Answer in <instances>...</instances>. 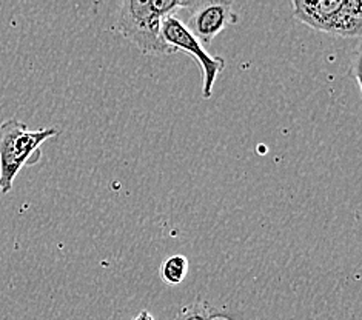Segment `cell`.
Listing matches in <instances>:
<instances>
[{
    "label": "cell",
    "instance_id": "52a82bcc",
    "mask_svg": "<svg viewBox=\"0 0 362 320\" xmlns=\"http://www.w3.org/2000/svg\"><path fill=\"white\" fill-rule=\"evenodd\" d=\"M189 262L188 259L182 254H175L167 259H163L159 268V275L162 282L168 285V287H177L182 283L188 275Z\"/></svg>",
    "mask_w": 362,
    "mask_h": 320
},
{
    "label": "cell",
    "instance_id": "30bf717a",
    "mask_svg": "<svg viewBox=\"0 0 362 320\" xmlns=\"http://www.w3.org/2000/svg\"><path fill=\"white\" fill-rule=\"evenodd\" d=\"M133 320H154V317L148 313V311L144 309V311H141V313L137 314Z\"/></svg>",
    "mask_w": 362,
    "mask_h": 320
},
{
    "label": "cell",
    "instance_id": "5b68a950",
    "mask_svg": "<svg viewBox=\"0 0 362 320\" xmlns=\"http://www.w3.org/2000/svg\"><path fill=\"white\" fill-rule=\"evenodd\" d=\"M342 2L344 0H291L293 16L310 28L330 34Z\"/></svg>",
    "mask_w": 362,
    "mask_h": 320
},
{
    "label": "cell",
    "instance_id": "ba28073f",
    "mask_svg": "<svg viewBox=\"0 0 362 320\" xmlns=\"http://www.w3.org/2000/svg\"><path fill=\"white\" fill-rule=\"evenodd\" d=\"M176 320H231L228 316L213 313L205 302H194L179 311Z\"/></svg>",
    "mask_w": 362,
    "mask_h": 320
},
{
    "label": "cell",
    "instance_id": "6da1fadb",
    "mask_svg": "<svg viewBox=\"0 0 362 320\" xmlns=\"http://www.w3.org/2000/svg\"><path fill=\"white\" fill-rule=\"evenodd\" d=\"M189 5L192 2L179 0H125L120 5L116 30L144 54H173V48L162 37V22Z\"/></svg>",
    "mask_w": 362,
    "mask_h": 320
},
{
    "label": "cell",
    "instance_id": "9c48e42d",
    "mask_svg": "<svg viewBox=\"0 0 362 320\" xmlns=\"http://www.w3.org/2000/svg\"><path fill=\"white\" fill-rule=\"evenodd\" d=\"M359 43L356 47V54H355V59H353V66L350 68V74L355 77L356 79V83L361 88V49H359Z\"/></svg>",
    "mask_w": 362,
    "mask_h": 320
},
{
    "label": "cell",
    "instance_id": "7a4b0ae2",
    "mask_svg": "<svg viewBox=\"0 0 362 320\" xmlns=\"http://www.w3.org/2000/svg\"><path fill=\"white\" fill-rule=\"evenodd\" d=\"M56 128L28 129L17 119L0 120V193L8 194L23 167H31L42 159V148Z\"/></svg>",
    "mask_w": 362,
    "mask_h": 320
},
{
    "label": "cell",
    "instance_id": "277c9868",
    "mask_svg": "<svg viewBox=\"0 0 362 320\" xmlns=\"http://www.w3.org/2000/svg\"><path fill=\"white\" fill-rule=\"evenodd\" d=\"M185 27L193 36L204 43H210L230 25L239 22L231 2H192Z\"/></svg>",
    "mask_w": 362,
    "mask_h": 320
},
{
    "label": "cell",
    "instance_id": "8992f818",
    "mask_svg": "<svg viewBox=\"0 0 362 320\" xmlns=\"http://www.w3.org/2000/svg\"><path fill=\"white\" fill-rule=\"evenodd\" d=\"M330 34L339 37L362 36V2L361 0H344L336 16Z\"/></svg>",
    "mask_w": 362,
    "mask_h": 320
},
{
    "label": "cell",
    "instance_id": "3957f363",
    "mask_svg": "<svg viewBox=\"0 0 362 320\" xmlns=\"http://www.w3.org/2000/svg\"><path fill=\"white\" fill-rule=\"evenodd\" d=\"M162 37L167 42V45L173 48L175 53H185L196 59L197 65L202 71V99L209 100L213 94L214 83L218 81V76L226 68V60L219 56H211L204 48L202 43L197 40L192 32L188 31L185 23L177 17L168 16L162 22Z\"/></svg>",
    "mask_w": 362,
    "mask_h": 320
}]
</instances>
